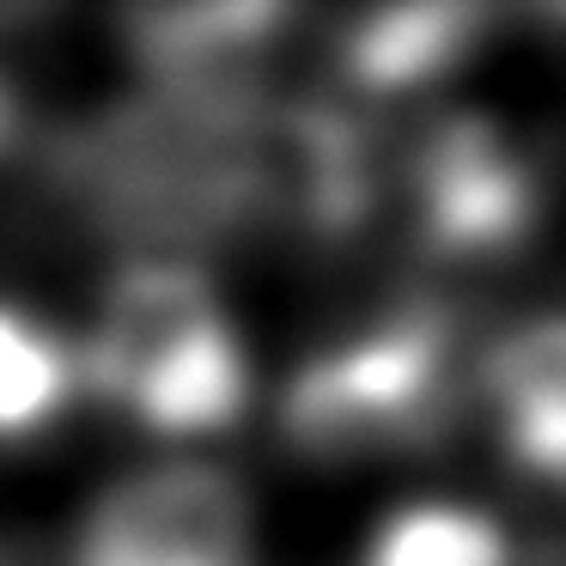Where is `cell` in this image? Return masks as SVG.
Returning a JSON list of instances; mask_svg holds the SVG:
<instances>
[{"label": "cell", "instance_id": "obj_7", "mask_svg": "<svg viewBox=\"0 0 566 566\" xmlns=\"http://www.w3.org/2000/svg\"><path fill=\"white\" fill-rule=\"evenodd\" d=\"M80 396L74 347L31 311L0 305V444L43 439Z\"/></svg>", "mask_w": 566, "mask_h": 566}, {"label": "cell", "instance_id": "obj_6", "mask_svg": "<svg viewBox=\"0 0 566 566\" xmlns=\"http://www.w3.org/2000/svg\"><path fill=\"white\" fill-rule=\"evenodd\" d=\"M481 31H488V13L396 7V13L359 19L335 50V67L359 98H402V92H427L451 80L475 55Z\"/></svg>", "mask_w": 566, "mask_h": 566}, {"label": "cell", "instance_id": "obj_8", "mask_svg": "<svg viewBox=\"0 0 566 566\" xmlns=\"http://www.w3.org/2000/svg\"><path fill=\"white\" fill-rule=\"evenodd\" d=\"M359 566H517L512 536L475 505H402L371 530Z\"/></svg>", "mask_w": 566, "mask_h": 566}, {"label": "cell", "instance_id": "obj_2", "mask_svg": "<svg viewBox=\"0 0 566 566\" xmlns=\"http://www.w3.org/2000/svg\"><path fill=\"white\" fill-rule=\"evenodd\" d=\"M463 335L439 305H390L311 347L281 390V439L311 463L427 451L463 415Z\"/></svg>", "mask_w": 566, "mask_h": 566}, {"label": "cell", "instance_id": "obj_3", "mask_svg": "<svg viewBox=\"0 0 566 566\" xmlns=\"http://www.w3.org/2000/svg\"><path fill=\"white\" fill-rule=\"evenodd\" d=\"M378 208H396L402 238L439 262L505 256L536 238L548 177L536 153L488 116H451L378 165Z\"/></svg>", "mask_w": 566, "mask_h": 566}, {"label": "cell", "instance_id": "obj_1", "mask_svg": "<svg viewBox=\"0 0 566 566\" xmlns=\"http://www.w3.org/2000/svg\"><path fill=\"white\" fill-rule=\"evenodd\" d=\"M80 390L153 439H213L250 408V354L213 281L184 256H135L111 274L74 347Z\"/></svg>", "mask_w": 566, "mask_h": 566}, {"label": "cell", "instance_id": "obj_4", "mask_svg": "<svg viewBox=\"0 0 566 566\" xmlns=\"http://www.w3.org/2000/svg\"><path fill=\"white\" fill-rule=\"evenodd\" d=\"M67 566H256V512L213 463H147L92 500Z\"/></svg>", "mask_w": 566, "mask_h": 566}, {"label": "cell", "instance_id": "obj_5", "mask_svg": "<svg viewBox=\"0 0 566 566\" xmlns=\"http://www.w3.org/2000/svg\"><path fill=\"white\" fill-rule=\"evenodd\" d=\"M475 390L512 463L548 488H566V311L500 335L475 371Z\"/></svg>", "mask_w": 566, "mask_h": 566}]
</instances>
